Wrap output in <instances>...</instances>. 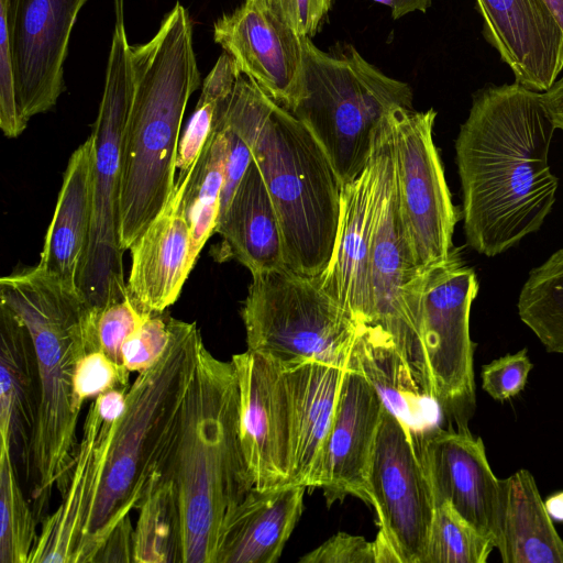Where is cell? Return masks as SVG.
<instances>
[{
    "instance_id": "obj_1",
    "label": "cell",
    "mask_w": 563,
    "mask_h": 563,
    "mask_svg": "<svg viewBox=\"0 0 563 563\" xmlns=\"http://www.w3.org/2000/svg\"><path fill=\"white\" fill-rule=\"evenodd\" d=\"M541 92L489 85L472 98L455 140L467 244L496 256L537 232L555 202L548 157L555 131Z\"/></svg>"
},
{
    "instance_id": "obj_2",
    "label": "cell",
    "mask_w": 563,
    "mask_h": 563,
    "mask_svg": "<svg viewBox=\"0 0 563 563\" xmlns=\"http://www.w3.org/2000/svg\"><path fill=\"white\" fill-rule=\"evenodd\" d=\"M132 97L123 130L120 244L124 251L161 213L176 180L185 110L201 77L192 23L176 2L155 35L131 45Z\"/></svg>"
},
{
    "instance_id": "obj_3",
    "label": "cell",
    "mask_w": 563,
    "mask_h": 563,
    "mask_svg": "<svg viewBox=\"0 0 563 563\" xmlns=\"http://www.w3.org/2000/svg\"><path fill=\"white\" fill-rule=\"evenodd\" d=\"M223 120L249 143L274 203L286 265L307 276L329 266L342 181L311 132L240 74Z\"/></svg>"
},
{
    "instance_id": "obj_4",
    "label": "cell",
    "mask_w": 563,
    "mask_h": 563,
    "mask_svg": "<svg viewBox=\"0 0 563 563\" xmlns=\"http://www.w3.org/2000/svg\"><path fill=\"white\" fill-rule=\"evenodd\" d=\"M232 361L201 342L164 475L174 482L183 521V563H216L223 526L254 487L240 440Z\"/></svg>"
},
{
    "instance_id": "obj_5",
    "label": "cell",
    "mask_w": 563,
    "mask_h": 563,
    "mask_svg": "<svg viewBox=\"0 0 563 563\" xmlns=\"http://www.w3.org/2000/svg\"><path fill=\"white\" fill-rule=\"evenodd\" d=\"M0 302L9 306L31 334L38 374V407L29 450L32 497L42 520L51 492L66 490L74 466L81 408L74 377L87 353L86 320L90 306L37 265L0 279Z\"/></svg>"
},
{
    "instance_id": "obj_6",
    "label": "cell",
    "mask_w": 563,
    "mask_h": 563,
    "mask_svg": "<svg viewBox=\"0 0 563 563\" xmlns=\"http://www.w3.org/2000/svg\"><path fill=\"white\" fill-rule=\"evenodd\" d=\"M202 341L196 322L170 317L166 350L126 391V409L114 432L77 563H92L113 528L139 509L165 474Z\"/></svg>"
},
{
    "instance_id": "obj_7",
    "label": "cell",
    "mask_w": 563,
    "mask_h": 563,
    "mask_svg": "<svg viewBox=\"0 0 563 563\" xmlns=\"http://www.w3.org/2000/svg\"><path fill=\"white\" fill-rule=\"evenodd\" d=\"M303 70L290 112L311 132L342 184L371 159L374 135L394 107L413 108L411 86L366 60L350 43L320 49L302 37Z\"/></svg>"
},
{
    "instance_id": "obj_8",
    "label": "cell",
    "mask_w": 563,
    "mask_h": 563,
    "mask_svg": "<svg viewBox=\"0 0 563 563\" xmlns=\"http://www.w3.org/2000/svg\"><path fill=\"white\" fill-rule=\"evenodd\" d=\"M241 316L247 351L283 367L308 361L345 367L361 324L324 289L321 275L288 266L252 274Z\"/></svg>"
},
{
    "instance_id": "obj_9",
    "label": "cell",
    "mask_w": 563,
    "mask_h": 563,
    "mask_svg": "<svg viewBox=\"0 0 563 563\" xmlns=\"http://www.w3.org/2000/svg\"><path fill=\"white\" fill-rule=\"evenodd\" d=\"M114 8L104 87L90 135L93 140L91 230L78 280L82 298L95 308L129 296L119 228L122 139L133 85L124 1L114 0Z\"/></svg>"
},
{
    "instance_id": "obj_10",
    "label": "cell",
    "mask_w": 563,
    "mask_h": 563,
    "mask_svg": "<svg viewBox=\"0 0 563 563\" xmlns=\"http://www.w3.org/2000/svg\"><path fill=\"white\" fill-rule=\"evenodd\" d=\"M477 292L476 274L459 249L449 260L421 271L406 289L433 396L456 429L468 428L476 408L470 313Z\"/></svg>"
},
{
    "instance_id": "obj_11",
    "label": "cell",
    "mask_w": 563,
    "mask_h": 563,
    "mask_svg": "<svg viewBox=\"0 0 563 563\" xmlns=\"http://www.w3.org/2000/svg\"><path fill=\"white\" fill-rule=\"evenodd\" d=\"M377 203L369 258L371 310L366 324L387 332L419 384L433 396L418 324L406 300L407 286L420 273L408 243L397 190L388 113L373 141Z\"/></svg>"
},
{
    "instance_id": "obj_12",
    "label": "cell",
    "mask_w": 563,
    "mask_h": 563,
    "mask_svg": "<svg viewBox=\"0 0 563 563\" xmlns=\"http://www.w3.org/2000/svg\"><path fill=\"white\" fill-rule=\"evenodd\" d=\"M435 118L432 108L388 111L401 217L419 272L450 258L460 220L433 141Z\"/></svg>"
},
{
    "instance_id": "obj_13",
    "label": "cell",
    "mask_w": 563,
    "mask_h": 563,
    "mask_svg": "<svg viewBox=\"0 0 563 563\" xmlns=\"http://www.w3.org/2000/svg\"><path fill=\"white\" fill-rule=\"evenodd\" d=\"M367 487L379 531L401 563H426L435 499L421 444L384 408L374 443Z\"/></svg>"
},
{
    "instance_id": "obj_14",
    "label": "cell",
    "mask_w": 563,
    "mask_h": 563,
    "mask_svg": "<svg viewBox=\"0 0 563 563\" xmlns=\"http://www.w3.org/2000/svg\"><path fill=\"white\" fill-rule=\"evenodd\" d=\"M240 397V440L253 486L287 485L290 407L285 368L247 351L232 356Z\"/></svg>"
},
{
    "instance_id": "obj_15",
    "label": "cell",
    "mask_w": 563,
    "mask_h": 563,
    "mask_svg": "<svg viewBox=\"0 0 563 563\" xmlns=\"http://www.w3.org/2000/svg\"><path fill=\"white\" fill-rule=\"evenodd\" d=\"M88 0H16L13 66L22 115L51 110L65 90L64 64L70 35Z\"/></svg>"
},
{
    "instance_id": "obj_16",
    "label": "cell",
    "mask_w": 563,
    "mask_h": 563,
    "mask_svg": "<svg viewBox=\"0 0 563 563\" xmlns=\"http://www.w3.org/2000/svg\"><path fill=\"white\" fill-rule=\"evenodd\" d=\"M420 444L435 504L450 503L496 549L501 531V479L488 463L482 438L468 428L438 427Z\"/></svg>"
},
{
    "instance_id": "obj_17",
    "label": "cell",
    "mask_w": 563,
    "mask_h": 563,
    "mask_svg": "<svg viewBox=\"0 0 563 563\" xmlns=\"http://www.w3.org/2000/svg\"><path fill=\"white\" fill-rule=\"evenodd\" d=\"M384 408L373 385L346 364L316 479L328 506L346 496L371 505L367 477Z\"/></svg>"
},
{
    "instance_id": "obj_18",
    "label": "cell",
    "mask_w": 563,
    "mask_h": 563,
    "mask_svg": "<svg viewBox=\"0 0 563 563\" xmlns=\"http://www.w3.org/2000/svg\"><path fill=\"white\" fill-rule=\"evenodd\" d=\"M213 41L243 75L290 111L303 70L302 37L269 12L244 2L214 21Z\"/></svg>"
},
{
    "instance_id": "obj_19",
    "label": "cell",
    "mask_w": 563,
    "mask_h": 563,
    "mask_svg": "<svg viewBox=\"0 0 563 563\" xmlns=\"http://www.w3.org/2000/svg\"><path fill=\"white\" fill-rule=\"evenodd\" d=\"M483 35L515 81L547 91L563 70V32L543 0H475Z\"/></svg>"
},
{
    "instance_id": "obj_20",
    "label": "cell",
    "mask_w": 563,
    "mask_h": 563,
    "mask_svg": "<svg viewBox=\"0 0 563 563\" xmlns=\"http://www.w3.org/2000/svg\"><path fill=\"white\" fill-rule=\"evenodd\" d=\"M118 423L104 420L91 402L62 503L42 520L29 563H77Z\"/></svg>"
},
{
    "instance_id": "obj_21",
    "label": "cell",
    "mask_w": 563,
    "mask_h": 563,
    "mask_svg": "<svg viewBox=\"0 0 563 563\" xmlns=\"http://www.w3.org/2000/svg\"><path fill=\"white\" fill-rule=\"evenodd\" d=\"M377 203L372 158L353 180L343 184L334 251L321 274L324 289L356 323H367L371 310L369 258Z\"/></svg>"
},
{
    "instance_id": "obj_22",
    "label": "cell",
    "mask_w": 563,
    "mask_h": 563,
    "mask_svg": "<svg viewBox=\"0 0 563 563\" xmlns=\"http://www.w3.org/2000/svg\"><path fill=\"white\" fill-rule=\"evenodd\" d=\"M187 180L175 185L164 209L129 249L128 292L148 314L164 312L177 300L196 262L190 227L181 209Z\"/></svg>"
},
{
    "instance_id": "obj_23",
    "label": "cell",
    "mask_w": 563,
    "mask_h": 563,
    "mask_svg": "<svg viewBox=\"0 0 563 563\" xmlns=\"http://www.w3.org/2000/svg\"><path fill=\"white\" fill-rule=\"evenodd\" d=\"M284 368L290 407L288 484L312 489L316 488L317 473L345 367L308 361Z\"/></svg>"
},
{
    "instance_id": "obj_24",
    "label": "cell",
    "mask_w": 563,
    "mask_h": 563,
    "mask_svg": "<svg viewBox=\"0 0 563 563\" xmlns=\"http://www.w3.org/2000/svg\"><path fill=\"white\" fill-rule=\"evenodd\" d=\"M346 364L373 385L385 408L418 442L440 427V402L419 384L393 338L379 327L358 325Z\"/></svg>"
},
{
    "instance_id": "obj_25",
    "label": "cell",
    "mask_w": 563,
    "mask_h": 563,
    "mask_svg": "<svg viewBox=\"0 0 563 563\" xmlns=\"http://www.w3.org/2000/svg\"><path fill=\"white\" fill-rule=\"evenodd\" d=\"M307 487H253L227 519L216 563H275L303 509Z\"/></svg>"
},
{
    "instance_id": "obj_26",
    "label": "cell",
    "mask_w": 563,
    "mask_h": 563,
    "mask_svg": "<svg viewBox=\"0 0 563 563\" xmlns=\"http://www.w3.org/2000/svg\"><path fill=\"white\" fill-rule=\"evenodd\" d=\"M92 166L93 140L89 136L69 157L37 264L78 291L91 230Z\"/></svg>"
},
{
    "instance_id": "obj_27",
    "label": "cell",
    "mask_w": 563,
    "mask_h": 563,
    "mask_svg": "<svg viewBox=\"0 0 563 563\" xmlns=\"http://www.w3.org/2000/svg\"><path fill=\"white\" fill-rule=\"evenodd\" d=\"M218 258H234L251 274L287 266L278 217L261 170L252 159L219 217Z\"/></svg>"
},
{
    "instance_id": "obj_28",
    "label": "cell",
    "mask_w": 563,
    "mask_h": 563,
    "mask_svg": "<svg viewBox=\"0 0 563 563\" xmlns=\"http://www.w3.org/2000/svg\"><path fill=\"white\" fill-rule=\"evenodd\" d=\"M38 407V374L29 329L0 302V450L29 461Z\"/></svg>"
},
{
    "instance_id": "obj_29",
    "label": "cell",
    "mask_w": 563,
    "mask_h": 563,
    "mask_svg": "<svg viewBox=\"0 0 563 563\" xmlns=\"http://www.w3.org/2000/svg\"><path fill=\"white\" fill-rule=\"evenodd\" d=\"M496 549L504 563H563V539L528 470L501 479V531Z\"/></svg>"
},
{
    "instance_id": "obj_30",
    "label": "cell",
    "mask_w": 563,
    "mask_h": 563,
    "mask_svg": "<svg viewBox=\"0 0 563 563\" xmlns=\"http://www.w3.org/2000/svg\"><path fill=\"white\" fill-rule=\"evenodd\" d=\"M220 117L186 183L181 198V209L190 227L195 260L216 232L220 213L228 152L227 134Z\"/></svg>"
},
{
    "instance_id": "obj_31",
    "label": "cell",
    "mask_w": 563,
    "mask_h": 563,
    "mask_svg": "<svg viewBox=\"0 0 563 563\" xmlns=\"http://www.w3.org/2000/svg\"><path fill=\"white\" fill-rule=\"evenodd\" d=\"M134 563H183V521L174 482L163 475L139 507Z\"/></svg>"
},
{
    "instance_id": "obj_32",
    "label": "cell",
    "mask_w": 563,
    "mask_h": 563,
    "mask_svg": "<svg viewBox=\"0 0 563 563\" xmlns=\"http://www.w3.org/2000/svg\"><path fill=\"white\" fill-rule=\"evenodd\" d=\"M517 308L547 352L563 355V249L530 271Z\"/></svg>"
},
{
    "instance_id": "obj_33",
    "label": "cell",
    "mask_w": 563,
    "mask_h": 563,
    "mask_svg": "<svg viewBox=\"0 0 563 563\" xmlns=\"http://www.w3.org/2000/svg\"><path fill=\"white\" fill-rule=\"evenodd\" d=\"M240 74L233 57L223 52L203 79L199 100L179 141L175 185H181L191 175Z\"/></svg>"
},
{
    "instance_id": "obj_34",
    "label": "cell",
    "mask_w": 563,
    "mask_h": 563,
    "mask_svg": "<svg viewBox=\"0 0 563 563\" xmlns=\"http://www.w3.org/2000/svg\"><path fill=\"white\" fill-rule=\"evenodd\" d=\"M37 518L24 497L10 451L0 450V563H29Z\"/></svg>"
},
{
    "instance_id": "obj_35",
    "label": "cell",
    "mask_w": 563,
    "mask_h": 563,
    "mask_svg": "<svg viewBox=\"0 0 563 563\" xmlns=\"http://www.w3.org/2000/svg\"><path fill=\"white\" fill-rule=\"evenodd\" d=\"M494 549L450 503L435 506L426 563H485Z\"/></svg>"
},
{
    "instance_id": "obj_36",
    "label": "cell",
    "mask_w": 563,
    "mask_h": 563,
    "mask_svg": "<svg viewBox=\"0 0 563 563\" xmlns=\"http://www.w3.org/2000/svg\"><path fill=\"white\" fill-rule=\"evenodd\" d=\"M150 316L140 310L130 295L103 307H90L87 327L89 352L101 351L113 362L124 365L123 343Z\"/></svg>"
},
{
    "instance_id": "obj_37",
    "label": "cell",
    "mask_w": 563,
    "mask_h": 563,
    "mask_svg": "<svg viewBox=\"0 0 563 563\" xmlns=\"http://www.w3.org/2000/svg\"><path fill=\"white\" fill-rule=\"evenodd\" d=\"M16 0H0V128L8 137L19 136L26 128L15 92L13 30Z\"/></svg>"
},
{
    "instance_id": "obj_38",
    "label": "cell",
    "mask_w": 563,
    "mask_h": 563,
    "mask_svg": "<svg viewBox=\"0 0 563 563\" xmlns=\"http://www.w3.org/2000/svg\"><path fill=\"white\" fill-rule=\"evenodd\" d=\"M130 371L125 365L118 364L101 351L84 354L77 362L74 391L78 407L88 399L114 388L129 390Z\"/></svg>"
},
{
    "instance_id": "obj_39",
    "label": "cell",
    "mask_w": 563,
    "mask_h": 563,
    "mask_svg": "<svg viewBox=\"0 0 563 563\" xmlns=\"http://www.w3.org/2000/svg\"><path fill=\"white\" fill-rule=\"evenodd\" d=\"M170 336V316L151 314L122 345V357L130 372H143L163 355Z\"/></svg>"
},
{
    "instance_id": "obj_40",
    "label": "cell",
    "mask_w": 563,
    "mask_h": 563,
    "mask_svg": "<svg viewBox=\"0 0 563 563\" xmlns=\"http://www.w3.org/2000/svg\"><path fill=\"white\" fill-rule=\"evenodd\" d=\"M289 26L299 37L313 38L328 19L334 0H245Z\"/></svg>"
},
{
    "instance_id": "obj_41",
    "label": "cell",
    "mask_w": 563,
    "mask_h": 563,
    "mask_svg": "<svg viewBox=\"0 0 563 563\" xmlns=\"http://www.w3.org/2000/svg\"><path fill=\"white\" fill-rule=\"evenodd\" d=\"M532 368L527 349L508 353L482 366V388L497 401L509 400L525 389Z\"/></svg>"
},
{
    "instance_id": "obj_42",
    "label": "cell",
    "mask_w": 563,
    "mask_h": 563,
    "mask_svg": "<svg viewBox=\"0 0 563 563\" xmlns=\"http://www.w3.org/2000/svg\"><path fill=\"white\" fill-rule=\"evenodd\" d=\"M300 563H375L373 542L338 532L299 559Z\"/></svg>"
},
{
    "instance_id": "obj_43",
    "label": "cell",
    "mask_w": 563,
    "mask_h": 563,
    "mask_svg": "<svg viewBox=\"0 0 563 563\" xmlns=\"http://www.w3.org/2000/svg\"><path fill=\"white\" fill-rule=\"evenodd\" d=\"M223 111L224 109L222 110L220 121L227 134L228 152L225 162V177L221 192L219 217L224 212V210L229 206L239 184L241 183L245 172L247 170L253 159L252 150L247 141L225 123V121L223 120Z\"/></svg>"
},
{
    "instance_id": "obj_44",
    "label": "cell",
    "mask_w": 563,
    "mask_h": 563,
    "mask_svg": "<svg viewBox=\"0 0 563 563\" xmlns=\"http://www.w3.org/2000/svg\"><path fill=\"white\" fill-rule=\"evenodd\" d=\"M134 562V528L130 515L110 532L92 563Z\"/></svg>"
},
{
    "instance_id": "obj_45",
    "label": "cell",
    "mask_w": 563,
    "mask_h": 563,
    "mask_svg": "<svg viewBox=\"0 0 563 563\" xmlns=\"http://www.w3.org/2000/svg\"><path fill=\"white\" fill-rule=\"evenodd\" d=\"M126 391L114 388L99 395L92 401L98 413L109 422L120 421L126 409Z\"/></svg>"
},
{
    "instance_id": "obj_46",
    "label": "cell",
    "mask_w": 563,
    "mask_h": 563,
    "mask_svg": "<svg viewBox=\"0 0 563 563\" xmlns=\"http://www.w3.org/2000/svg\"><path fill=\"white\" fill-rule=\"evenodd\" d=\"M541 99L555 128L563 130V76L541 92Z\"/></svg>"
},
{
    "instance_id": "obj_47",
    "label": "cell",
    "mask_w": 563,
    "mask_h": 563,
    "mask_svg": "<svg viewBox=\"0 0 563 563\" xmlns=\"http://www.w3.org/2000/svg\"><path fill=\"white\" fill-rule=\"evenodd\" d=\"M389 8L394 20L400 19L409 13L419 11L426 13L432 4V0H373Z\"/></svg>"
},
{
    "instance_id": "obj_48",
    "label": "cell",
    "mask_w": 563,
    "mask_h": 563,
    "mask_svg": "<svg viewBox=\"0 0 563 563\" xmlns=\"http://www.w3.org/2000/svg\"><path fill=\"white\" fill-rule=\"evenodd\" d=\"M544 506L552 520L563 522V490L548 496Z\"/></svg>"
},
{
    "instance_id": "obj_49",
    "label": "cell",
    "mask_w": 563,
    "mask_h": 563,
    "mask_svg": "<svg viewBox=\"0 0 563 563\" xmlns=\"http://www.w3.org/2000/svg\"><path fill=\"white\" fill-rule=\"evenodd\" d=\"M563 32V0H543Z\"/></svg>"
}]
</instances>
